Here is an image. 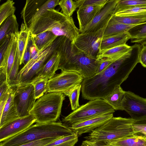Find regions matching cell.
<instances>
[{"label": "cell", "instance_id": "1", "mask_svg": "<svg viewBox=\"0 0 146 146\" xmlns=\"http://www.w3.org/2000/svg\"><path fill=\"white\" fill-rule=\"evenodd\" d=\"M131 48L115 60L107 68L98 74L84 79L81 84L82 96L92 100L104 98L111 92L117 86L128 77L137 64L141 46L136 43Z\"/></svg>", "mask_w": 146, "mask_h": 146}, {"label": "cell", "instance_id": "2", "mask_svg": "<svg viewBox=\"0 0 146 146\" xmlns=\"http://www.w3.org/2000/svg\"><path fill=\"white\" fill-rule=\"evenodd\" d=\"M56 49L60 55L58 70L77 72L84 78L96 74L100 61L90 57L78 49L65 36L56 39Z\"/></svg>", "mask_w": 146, "mask_h": 146}, {"label": "cell", "instance_id": "3", "mask_svg": "<svg viewBox=\"0 0 146 146\" xmlns=\"http://www.w3.org/2000/svg\"><path fill=\"white\" fill-rule=\"evenodd\" d=\"M30 31L33 35L50 31L58 37H66L73 44L80 33L72 17L53 9L47 10Z\"/></svg>", "mask_w": 146, "mask_h": 146}, {"label": "cell", "instance_id": "4", "mask_svg": "<svg viewBox=\"0 0 146 146\" xmlns=\"http://www.w3.org/2000/svg\"><path fill=\"white\" fill-rule=\"evenodd\" d=\"M74 133L62 122L36 123L22 133L0 143V146H19L44 139L61 138Z\"/></svg>", "mask_w": 146, "mask_h": 146}, {"label": "cell", "instance_id": "5", "mask_svg": "<svg viewBox=\"0 0 146 146\" xmlns=\"http://www.w3.org/2000/svg\"><path fill=\"white\" fill-rule=\"evenodd\" d=\"M136 122L131 118L113 117L84 138L86 140L93 142H107L122 139L137 133L132 126Z\"/></svg>", "mask_w": 146, "mask_h": 146}, {"label": "cell", "instance_id": "6", "mask_svg": "<svg viewBox=\"0 0 146 146\" xmlns=\"http://www.w3.org/2000/svg\"><path fill=\"white\" fill-rule=\"evenodd\" d=\"M65 96L59 93L47 92L37 100L30 114L35 117L37 123L56 122L61 114Z\"/></svg>", "mask_w": 146, "mask_h": 146}, {"label": "cell", "instance_id": "7", "mask_svg": "<svg viewBox=\"0 0 146 146\" xmlns=\"http://www.w3.org/2000/svg\"><path fill=\"white\" fill-rule=\"evenodd\" d=\"M113 108L104 99L90 100L80 106L62 119V123L67 126L96 117L113 113Z\"/></svg>", "mask_w": 146, "mask_h": 146}, {"label": "cell", "instance_id": "8", "mask_svg": "<svg viewBox=\"0 0 146 146\" xmlns=\"http://www.w3.org/2000/svg\"><path fill=\"white\" fill-rule=\"evenodd\" d=\"M59 0H27L21 13V18L30 30L47 10L59 5Z\"/></svg>", "mask_w": 146, "mask_h": 146}, {"label": "cell", "instance_id": "9", "mask_svg": "<svg viewBox=\"0 0 146 146\" xmlns=\"http://www.w3.org/2000/svg\"><path fill=\"white\" fill-rule=\"evenodd\" d=\"M84 79L77 72L61 71L48 80L46 93L56 92L65 95L77 85L81 84Z\"/></svg>", "mask_w": 146, "mask_h": 146}, {"label": "cell", "instance_id": "10", "mask_svg": "<svg viewBox=\"0 0 146 146\" xmlns=\"http://www.w3.org/2000/svg\"><path fill=\"white\" fill-rule=\"evenodd\" d=\"M108 24L97 31L80 33L73 44L74 46L88 56L97 59L104 32Z\"/></svg>", "mask_w": 146, "mask_h": 146}, {"label": "cell", "instance_id": "11", "mask_svg": "<svg viewBox=\"0 0 146 146\" xmlns=\"http://www.w3.org/2000/svg\"><path fill=\"white\" fill-rule=\"evenodd\" d=\"M36 100L33 84L16 87L14 100L19 117L30 114Z\"/></svg>", "mask_w": 146, "mask_h": 146}, {"label": "cell", "instance_id": "12", "mask_svg": "<svg viewBox=\"0 0 146 146\" xmlns=\"http://www.w3.org/2000/svg\"><path fill=\"white\" fill-rule=\"evenodd\" d=\"M122 108L136 122L146 121V98L131 91H125Z\"/></svg>", "mask_w": 146, "mask_h": 146}, {"label": "cell", "instance_id": "13", "mask_svg": "<svg viewBox=\"0 0 146 146\" xmlns=\"http://www.w3.org/2000/svg\"><path fill=\"white\" fill-rule=\"evenodd\" d=\"M118 1L109 0L92 21L82 29L80 33L95 32L105 26L114 15Z\"/></svg>", "mask_w": 146, "mask_h": 146}, {"label": "cell", "instance_id": "14", "mask_svg": "<svg viewBox=\"0 0 146 146\" xmlns=\"http://www.w3.org/2000/svg\"><path fill=\"white\" fill-rule=\"evenodd\" d=\"M56 46L55 40L51 46L40 52L38 60L26 74L18 81L16 87L24 86L33 83L52 55L56 49Z\"/></svg>", "mask_w": 146, "mask_h": 146}, {"label": "cell", "instance_id": "15", "mask_svg": "<svg viewBox=\"0 0 146 146\" xmlns=\"http://www.w3.org/2000/svg\"><path fill=\"white\" fill-rule=\"evenodd\" d=\"M36 121L34 115L30 114L25 117H19L0 128V142L25 131L36 123Z\"/></svg>", "mask_w": 146, "mask_h": 146}, {"label": "cell", "instance_id": "16", "mask_svg": "<svg viewBox=\"0 0 146 146\" xmlns=\"http://www.w3.org/2000/svg\"><path fill=\"white\" fill-rule=\"evenodd\" d=\"M113 117L112 113L106 114L73 124L68 127L79 137L83 134L91 133L103 125Z\"/></svg>", "mask_w": 146, "mask_h": 146}, {"label": "cell", "instance_id": "17", "mask_svg": "<svg viewBox=\"0 0 146 146\" xmlns=\"http://www.w3.org/2000/svg\"><path fill=\"white\" fill-rule=\"evenodd\" d=\"M17 35H11L5 54L0 60V71L7 72V82L14 62L17 47Z\"/></svg>", "mask_w": 146, "mask_h": 146}, {"label": "cell", "instance_id": "18", "mask_svg": "<svg viewBox=\"0 0 146 146\" xmlns=\"http://www.w3.org/2000/svg\"><path fill=\"white\" fill-rule=\"evenodd\" d=\"M104 5H82L79 8L77 13L80 32L84 27L92 21Z\"/></svg>", "mask_w": 146, "mask_h": 146}, {"label": "cell", "instance_id": "19", "mask_svg": "<svg viewBox=\"0 0 146 146\" xmlns=\"http://www.w3.org/2000/svg\"><path fill=\"white\" fill-rule=\"evenodd\" d=\"M15 88L13 87L0 117V128L19 117L14 100Z\"/></svg>", "mask_w": 146, "mask_h": 146}, {"label": "cell", "instance_id": "20", "mask_svg": "<svg viewBox=\"0 0 146 146\" xmlns=\"http://www.w3.org/2000/svg\"><path fill=\"white\" fill-rule=\"evenodd\" d=\"M60 60L59 53L55 49L52 55L32 84L39 80H49L53 77L55 75L56 71L58 70Z\"/></svg>", "mask_w": 146, "mask_h": 146}, {"label": "cell", "instance_id": "21", "mask_svg": "<svg viewBox=\"0 0 146 146\" xmlns=\"http://www.w3.org/2000/svg\"><path fill=\"white\" fill-rule=\"evenodd\" d=\"M139 134L106 142L108 146H146V137Z\"/></svg>", "mask_w": 146, "mask_h": 146}, {"label": "cell", "instance_id": "22", "mask_svg": "<svg viewBox=\"0 0 146 146\" xmlns=\"http://www.w3.org/2000/svg\"><path fill=\"white\" fill-rule=\"evenodd\" d=\"M130 38L128 32L103 37L100 51L126 44L127 42Z\"/></svg>", "mask_w": 146, "mask_h": 146}, {"label": "cell", "instance_id": "23", "mask_svg": "<svg viewBox=\"0 0 146 146\" xmlns=\"http://www.w3.org/2000/svg\"><path fill=\"white\" fill-rule=\"evenodd\" d=\"M0 26V42L7 36L19 33V24L15 14L8 17Z\"/></svg>", "mask_w": 146, "mask_h": 146}, {"label": "cell", "instance_id": "24", "mask_svg": "<svg viewBox=\"0 0 146 146\" xmlns=\"http://www.w3.org/2000/svg\"><path fill=\"white\" fill-rule=\"evenodd\" d=\"M135 25L119 22L116 20L112 16L106 26L103 37L127 32L131 28Z\"/></svg>", "mask_w": 146, "mask_h": 146}, {"label": "cell", "instance_id": "25", "mask_svg": "<svg viewBox=\"0 0 146 146\" xmlns=\"http://www.w3.org/2000/svg\"><path fill=\"white\" fill-rule=\"evenodd\" d=\"M33 35L35 44L40 52L51 46L58 37L50 31L44 32Z\"/></svg>", "mask_w": 146, "mask_h": 146}, {"label": "cell", "instance_id": "26", "mask_svg": "<svg viewBox=\"0 0 146 146\" xmlns=\"http://www.w3.org/2000/svg\"><path fill=\"white\" fill-rule=\"evenodd\" d=\"M131 48L126 44L110 48L100 51L97 56V59L109 58L117 59L125 54Z\"/></svg>", "mask_w": 146, "mask_h": 146}, {"label": "cell", "instance_id": "27", "mask_svg": "<svg viewBox=\"0 0 146 146\" xmlns=\"http://www.w3.org/2000/svg\"><path fill=\"white\" fill-rule=\"evenodd\" d=\"M125 92L123 90L120 86H117L113 91L104 99L115 110H123L122 104Z\"/></svg>", "mask_w": 146, "mask_h": 146}, {"label": "cell", "instance_id": "28", "mask_svg": "<svg viewBox=\"0 0 146 146\" xmlns=\"http://www.w3.org/2000/svg\"><path fill=\"white\" fill-rule=\"evenodd\" d=\"M30 30L24 23H22L20 30L17 35L18 54L20 60V65L22 64L24 49Z\"/></svg>", "mask_w": 146, "mask_h": 146}, {"label": "cell", "instance_id": "29", "mask_svg": "<svg viewBox=\"0 0 146 146\" xmlns=\"http://www.w3.org/2000/svg\"><path fill=\"white\" fill-rule=\"evenodd\" d=\"M127 32L131 42H140L146 40V23L135 26Z\"/></svg>", "mask_w": 146, "mask_h": 146}, {"label": "cell", "instance_id": "30", "mask_svg": "<svg viewBox=\"0 0 146 146\" xmlns=\"http://www.w3.org/2000/svg\"><path fill=\"white\" fill-rule=\"evenodd\" d=\"M113 17L117 21L124 24L137 25L146 23V12L124 17L113 15Z\"/></svg>", "mask_w": 146, "mask_h": 146}, {"label": "cell", "instance_id": "31", "mask_svg": "<svg viewBox=\"0 0 146 146\" xmlns=\"http://www.w3.org/2000/svg\"><path fill=\"white\" fill-rule=\"evenodd\" d=\"M84 1V0H61L59 5L63 14L71 17L76 9L83 4Z\"/></svg>", "mask_w": 146, "mask_h": 146}, {"label": "cell", "instance_id": "32", "mask_svg": "<svg viewBox=\"0 0 146 146\" xmlns=\"http://www.w3.org/2000/svg\"><path fill=\"white\" fill-rule=\"evenodd\" d=\"M15 2L7 0L0 6V25L9 17L14 15L16 10Z\"/></svg>", "mask_w": 146, "mask_h": 146}, {"label": "cell", "instance_id": "33", "mask_svg": "<svg viewBox=\"0 0 146 146\" xmlns=\"http://www.w3.org/2000/svg\"><path fill=\"white\" fill-rule=\"evenodd\" d=\"M144 6H146V0H118L115 14L126 9Z\"/></svg>", "mask_w": 146, "mask_h": 146}, {"label": "cell", "instance_id": "34", "mask_svg": "<svg viewBox=\"0 0 146 146\" xmlns=\"http://www.w3.org/2000/svg\"><path fill=\"white\" fill-rule=\"evenodd\" d=\"M78 137L74 133L56 140L45 146H74L78 141Z\"/></svg>", "mask_w": 146, "mask_h": 146}, {"label": "cell", "instance_id": "35", "mask_svg": "<svg viewBox=\"0 0 146 146\" xmlns=\"http://www.w3.org/2000/svg\"><path fill=\"white\" fill-rule=\"evenodd\" d=\"M81 87V84L78 85L65 94L69 98L71 109L73 111L75 110L80 106L79 103V99Z\"/></svg>", "mask_w": 146, "mask_h": 146}, {"label": "cell", "instance_id": "36", "mask_svg": "<svg viewBox=\"0 0 146 146\" xmlns=\"http://www.w3.org/2000/svg\"><path fill=\"white\" fill-rule=\"evenodd\" d=\"M20 63L17 47L14 62L7 81V84L11 87H15L16 79L19 72Z\"/></svg>", "mask_w": 146, "mask_h": 146}, {"label": "cell", "instance_id": "37", "mask_svg": "<svg viewBox=\"0 0 146 146\" xmlns=\"http://www.w3.org/2000/svg\"><path fill=\"white\" fill-rule=\"evenodd\" d=\"M48 80L47 79H42L32 84L34 87L35 96L36 99L39 98L46 92Z\"/></svg>", "mask_w": 146, "mask_h": 146}, {"label": "cell", "instance_id": "38", "mask_svg": "<svg viewBox=\"0 0 146 146\" xmlns=\"http://www.w3.org/2000/svg\"><path fill=\"white\" fill-rule=\"evenodd\" d=\"M146 12V6L131 8L123 10L115 13L114 15L124 17L130 16Z\"/></svg>", "mask_w": 146, "mask_h": 146}, {"label": "cell", "instance_id": "39", "mask_svg": "<svg viewBox=\"0 0 146 146\" xmlns=\"http://www.w3.org/2000/svg\"><path fill=\"white\" fill-rule=\"evenodd\" d=\"M32 36L33 34L30 31L28 35L24 49L22 60V63H23L24 65H26L31 59V54L30 48Z\"/></svg>", "mask_w": 146, "mask_h": 146}, {"label": "cell", "instance_id": "40", "mask_svg": "<svg viewBox=\"0 0 146 146\" xmlns=\"http://www.w3.org/2000/svg\"><path fill=\"white\" fill-rule=\"evenodd\" d=\"M60 138H61L52 137L44 139L22 144L19 146H45Z\"/></svg>", "mask_w": 146, "mask_h": 146}, {"label": "cell", "instance_id": "41", "mask_svg": "<svg viewBox=\"0 0 146 146\" xmlns=\"http://www.w3.org/2000/svg\"><path fill=\"white\" fill-rule=\"evenodd\" d=\"M117 59H110L105 58L98 60H99L100 64L97 70L96 74H98L103 71L115 60Z\"/></svg>", "mask_w": 146, "mask_h": 146}, {"label": "cell", "instance_id": "42", "mask_svg": "<svg viewBox=\"0 0 146 146\" xmlns=\"http://www.w3.org/2000/svg\"><path fill=\"white\" fill-rule=\"evenodd\" d=\"M132 126L134 130L137 133H140L146 137V123L136 122Z\"/></svg>", "mask_w": 146, "mask_h": 146}, {"label": "cell", "instance_id": "43", "mask_svg": "<svg viewBox=\"0 0 146 146\" xmlns=\"http://www.w3.org/2000/svg\"><path fill=\"white\" fill-rule=\"evenodd\" d=\"M141 46L139 55V62L144 67L146 68V42Z\"/></svg>", "mask_w": 146, "mask_h": 146}, {"label": "cell", "instance_id": "44", "mask_svg": "<svg viewBox=\"0 0 146 146\" xmlns=\"http://www.w3.org/2000/svg\"><path fill=\"white\" fill-rule=\"evenodd\" d=\"M109 0H84L82 5L103 6Z\"/></svg>", "mask_w": 146, "mask_h": 146}, {"label": "cell", "instance_id": "45", "mask_svg": "<svg viewBox=\"0 0 146 146\" xmlns=\"http://www.w3.org/2000/svg\"><path fill=\"white\" fill-rule=\"evenodd\" d=\"M30 49L31 54V59L33 58L34 56L39 54L40 52H40L39 51L35 44L33 35L32 38Z\"/></svg>", "mask_w": 146, "mask_h": 146}, {"label": "cell", "instance_id": "46", "mask_svg": "<svg viewBox=\"0 0 146 146\" xmlns=\"http://www.w3.org/2000/svg\"><path fill=\"white\" fill-rule=\"evenodd\" d=\"M82 143L84 146H108L106 143L104 141L93 142L85 140Z\"/></svg>", "mask_w": 146, "mask_h": 146}, {"label": "cell", "instance_id": "47", "mask_svg": "<svg viewBox=\"0 0 146 146\" xmlns=\"http://www.w3.org/2000/svg\"><path fill=\"white\" fill-rule=\"evenodd\" d=\"M10 87L6 82L0 84V100L3 98Z\"/></svg>", "mask_w": 146, "mask_h": 146}, {"label": "cell", "instance_id": "48", "mask_svg": "<svg viewBox=\"0 0 146 146\" xmlns=\"http://www.w3.org/2000/svg\"><path fill=\"white\" fill-rule=\"evenodd\" d=\"M84 146V145H83V144L82 143V144H81V145H79V146Z\"/></svg>", "mask_w": 146, "mask_h": 146}]
</instances>
